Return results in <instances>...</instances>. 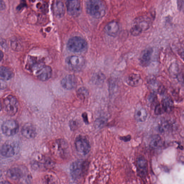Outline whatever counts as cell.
<instances>
[{"mask_svg":"<svg viewBox=\"0 0 184 184\" xmlns=\"http://www.w3.org/2000/svg\"><path fill=\"white\" fill-rule=\"evenodd\" d=\"M120 140L123 141L125 142H127L130 141L131 139V136L129 135L127 136L120 137Z\"/></svg>","mask_w":184,"mask_h":184,"instance_id":"obj_28","label":"cell"},{"mask_svg":"<svg viewBox=\"0 0 184 184\" xmlns=\"http://www.w3.org/2000/svg\"><path fill=\"white\" fill-rule=\"evenodd\" d=\"M138 173L141 176H146L147 172V161L144 157L140 156L138 158L137 162Z\"/></svg>","mask_w":184,"mask_h":184,"instance_id":"obj_16","label":"cell"},{"mask_svg":"<svg viewBox=\"0 0 184 184\" xmlns=\"http://www.w3.org/2000/svg\"><path fill=\"white\" fill-rule=\"evenodd\" d=\"M162 145L163 141L159 135H155L152 137L150 143L151 147L154 149H158L161 147Z\"/></svg>","mask_w":184,"mask_h":184,"instance_id":"obj_22","label":"cell"},{"mask_svg":"<svg viewBox=\"0 0 184 184\" xmlns=\"http://www.w3.org/2000/svg\"><path fill=\"white\" fill-rule=\"evenodd\" d=\"M61 84L64 89L67 90H71L74 88L77 85V80L74 75H68L62 79Z\"/></svg>","mask_w":184,"mask_h":184,"instance_id":"obj_14","label":"cell"},{"mask_svg":"<svg viewBox=\"0 0 184 184\" xmlns=\"http://www.w3.org/2000/svg\"><path fill=\"white\" fill-rule=\"evenodd\" d=\"M86 8L88 13L95 18H101L106 14V5L103 1L99 0L87 1Z\"/></svg>","mask_w":184,"mask_h":184,"instance_id":"obj_2","label":"cell"},{"mask_svg":"<svg viewBox=\"0 0 184 184\" xmlns=\"http://www.w3.org/2000/svg\"><path fill=\"white\" fill-rule=\"evenodd\" d=\"M70 126L72 130H74L77 127V124L76 122L74 120H72L70 122Z\"/></svg>","mask_w":184,"mask_h":184,"instance_id":"obj_29","label":"cell"},{"mask_svg":"<svg viewBox=\"0 0 184 184\" xmlns=\"http://www.w3.org/2000/svg\"><path fill=\"white\" fill-rule=\"evenodd\" d=\"M53 9L56 16L62 17L64 15L65 11L64 4L62 1H55L53 4Z\"/></svg>","mask_w":184,"mask_h":184,"instance_id":"obj_18","label":"cell"},{"mask_svg":"<svg viewBox=\"0 0 184 184\" xmlns=\"http://www.w3.org/2000/svg\"><path fill=\"white\" fill-rule=\"evenodd\" d=\"M77 94L79 97L82 99H84L88 96V91L85 87H80L77 91Z\"/></svg>","mask_w":184,"mask_h":184,"instance_id":"obj_26","label":"cell"},{"mask_svg":"<svg viewBox=\"0 0 184 184\" xmlns=\"http://www.w3.org/2000/svg\"><path fill=\"white\" fill-rule=\"evenodd\" d=\"M107 121V119L106 118L103 117H100L96 119L95 122V125L96 127L102 128L106 124Z\"/></svg>","mask_w":184,"mask_h":184,"instance_id":"obj_25","label":"cell"},{"mask_svg":"<svg viewBox=\"0 0 184 184\" xmlns=\"http://www.w3.org/2000/svg\"><path fill=\"white\" fill-rule=\"evenodd\" d=\"M3 133L5 136H14L18 133L19 126L18 123L14 120H8L5 121L3 123L1 127Z\"/></svg>","mask_w":184,"mask_h":184,"instance_id":"obj_6","label":"cell"},{"mask_svg":"<svg viewBox=\"0 0 184 184\" xmlns=\"http://www.w3.org/2000/svg\"><path fill=\"white\" fill-rule=\"evenodd\" d=\"M14 76L12 70L9 68L1 66L0 67V77L3 80H8Z\"/></svg>","mask_w":184,"mask_h":184,"instance_id":"obj_21","label":"cell"},{"mask_svg":"<svg viewBox=\"0 0 184 184\" xmlns=\"http://www.w3.org/2000/svg\"><path fill=\"white\" fill-rule=\"evenodd\" d=\"M15 143L12 141H8L5 142L0 149V153L5 157H12L15 154Z\"/></svg>","mask_w":184,"mask_h":184,"instance_id":"obj_10","label":"cell"},{"mask_svg":"<svg viewBox=\"0 0 184 184\" xmlns=\"http://www.w3.org/2000/svg\"><path fill=\"white\" fill-rule=\"evenodd\" d=\"M6 8V4L4 1L0 0V11L5 9Z\"/></svg>","mask_w":184,"mask_h":184,"instance_id":"obj_30","label":"cell"},{"mask_svg":"<svg viewBox=\"0 0 184 184\" xmlns=\"http://www.w3.org/2000/svg\"><path fill=\"white\" fill-rule=\"evenodd\" d=\"M170 127V124L167 120H164L160 124L159 129L161 133H165L169 131Z\"/></svg>","mask_w":184,"mask_h":184,"instance_id":"obj_24","label":"cell"},{"mask_svg":"<svg viewBox=\"0 0 184 184\" xmlns=\"http://www.w3.org/2000/svg\"><path fill=\"white\" fill-rule=\"evenodd\" d=\"M153 52V49L150 47H148L143 50L139 59L141 66L145 67L149 65L152 60Z\"/></svg>","mask_w":184,"mask_h":184,"instance_id":"obj_13","label":"cell"},{"mask_svg":"<svg viewBox=\"0 0 184 184\" xmlns=\"http://www.w3.org/2000/svg\"><path fill=\"white\" fill-rule=\"evenodd\" d=\"M75 145L76 150L80 154L85 155L90 150V145L88 140L83 136H79L76 139Z\"/></svg>","mask_w":184,"mask_h":184,"instance_id":"obj_8","label":"cell"},{"mask_svg":"<svg viewBox=\"0 0 184 184\" xmlns=\"http://www.w3.org/2000/svg\"><path fill=\"white\" fill-rule=\"evenodd\" d=\"M165 112H170L172 110L173 107V103L172 99L167 97L163 99L162 103Z\"/></svg>","mask_w":184,"mask_h":184,"instance_id":"obj_23","label":"cell"},{"mask_svg":"<svg viewBox=\"0 0 184 184\" xmlns=\"http://www.w3.org/2000/svg\"><path fill=\"white\" fill-rule=\"evenodd\" d=\"M83 120L86 124H88V119L87 115V113H84L83 114Z\"/></svg>","mask_w":184,"mask_h":184,"instance_id":"obj_31","label":"cell"},{"mask_svg":"<svg viewBox=\"0 0 184 184\" xmlns=\"http://www.w3.org/2000/svg\"><path fill=\"white\" fill-rule=\"evenodd\" d=\"M2 172H1V170H0V178H1V176H2Z\"/></svg>","mask_w":184,"mask_h":184,"instance_id":"obj_36","label":"cell"},{"mask_svg":"<svg viewBox=\"0 0 184 184\" xmlns=\"http://www.w3.org/2000/svg\"><path fill=\"white\" fill-rule=\"evenodd\" d=\"M126 82L129 85L132 87H136L142 84V80L140 75L132 73L126 77Z\"/></svg>","mask_w":184,"mask_h":184,"instance_id":"obj_17","label":"cell"},{"mask_svg":"<svg viewBox=\"0 0 184 184\" xmlns=\"http://www.w3.org/2000/svg\"><path fill=\"white\" fill-rule=\"evenodd\" d=\"M7 175L10 179L17 180L20 179L23 175L21 170L18 168H12L7 171Z\"/></svg>","mask_w":184,"mask_h":184,"instance_id":"obj_19","label":"cell"},{"mask_svg":"<svg viewBox=\"0 0 184 184\" xmlns=\"http://www.w3.org/2000/svg\"><path fill=\"white\" fill-rule=\"evenodd\" d=\"M152 20L147 16H143L137 17L133 20L130 29L132 35L137 36L142 32L149 29L152 24Z\"/></svg>","mask_w":184,"mask_h":184,"instance_id":"obj_1","label":"cell"},{"mask_svg":"<svg viewBox=\"0 0 184 184\" xmlns=\"http://www.w3.org/2000/svg\"><path fill=\"white\" fill-rule=\"evenodd\" d=\"M105 32L110 37H115L118 34L120 27L117 22L113 21L110 22L105 26Z\"/></svg>","mask_w":184,"mask_h":184,"instance_id":"obj_12","label":"cell"},{"mask_svg":"<svg viewBox=\"0 0 184 184\" xmlns=\"http://www.w3.org/2000/svg\"><path fill=\"white\" fill-rule=\"evenodd\" d=\"M2 104H1V101H0V112L1 111V109H2Z\"/></svg>","mask_w":184,"mask_h":184,"instance_id":"obj_35","label":"cell"},{"mask_svg":"<svg viewBox=\"0 0 184 184\" xmlns=\"http://www.w3.org/2000/svg\"><path fill=\"white\" fill-rule=\"evenodd\" d=\"M4 109L7 114L14 116L18 110V103L16 98L12 95L7 96L4 100Z\"/></svg>","mask_w":184,"mask_h":184,"instance_id":"obj_5","label":"cell"},{"mask_svg":"<svg viewBox=\"0 0 184 184\" xmlns=\"http://www.w3.org/2000/svg\"><path fill=\"white\" fill-rule=\"evenodd\" d=\"M165 111L163 106L162 103L159 104L156 106L155 109V114L159 115L164 113Z\"/></svg>","mask_w":184,"mask_h":184,"instance_id":"obj_27","label":"cell"},{"mask_svg":"<svg viewBox=\"0 0 184 184\" xmlns=\"http://www.w3.org/2000/svg\"><path fill=\"white\" fill-rule=\"evenodd\" d=\"M87 43L84 39L79 37H71L68 41L67 48L73 53L83 52L87 47Z\"/></svg>","mask_w":184,"mask_h":184,"instance_id":"obj_3","label":"cell"},{"mask_svg":"<svg viewBox=\"0 0 184 184\" xmlns=\"http://www.w3.org/2000/svg\"><path fill=\"white\" fill-rule=\"evenodd\" d=\"M177 3L178 9H182V7H183V1H178Z\"/></svg>","mask_w":184,"mask_h":184,"instance_id":"obj_32","label":"cell"},{"mask_svg":"<svg viewBox=\"0 0 184 184\" xmlns=\"http://www.w3.org/2000/svg\"><path fill=\"white\" fill-rule=\"evenodd\" d=\"M68 12L73 17L78 16L81 13V8L80 1L77 0L68 1H66Z\"/></svg>","mask_w":184,"mask_h":184,"instance_id":"obj_9","label":"cell"},{"mask_svg":"<svg viewBox=\"0 0 184 184\" xmlns=\"http://www.w3.org/2000/svg\"><path fill=\"white\" fill-rule=\"evenodd\" d=\"M22 134L27 139H32L35 137L37 132L35 128L31 123H27L24 125L21 130Z\"/></svg>","mask_w":184,"mask_h":184,"instance_id":"obj_15","label":"cell"},{"mask_svg":"<svg viewBox=\"0 0 184 184\" xmlns=\"http://www.w3.org/2000/svg\"><path fill=\"white\" fill-rule=\"evenodd\" d=\"M4 54L3 52L0 50V62L2 60Z\"/></svg>","mask_w":184,"mask_h":184,"instance_id":"obj_33","label":"cell"},{"mask_svg":"<svg viewBox=\"0 0 184 184\" xmlns=\"http://www.w3.org/2000/svg\"><path fill=\"white\" fill-rule=\"evenodd\" d=\"M85 162L82 160L73 162L70 166V173L74 179H79L84 173L86 168Z\"/></svg>","mask_w":184,"mask_h":184,"instance_id":"obj_7","label":"cell"},{"mask_svg":"<svg viewBox=\"0 0 184 184\" xmlns=\"http://www.w3.org/2000/svg\"><path fill=\"white\" fill-rule=\"evenodd\" d=\"M0 140H1V139H0Z\"/></svg>","mask_w":184,"mask_h":184,"instance_id":"obj_37","label":"cell"},{"mask_svg":"<svg viewBox=\"0 0 184 184\" xmlns=\"http://www.w3.org/2000/svg\"><path fill=\"white\" fill-rule=\"evenodd\" d=\"M0 184H11L9 182L7 181H1L0 182Z\"/></svg>","mask_w":184,"mask_h":184,"instance_id":"obj_34","label":"cell"},{"mask_svg":"<svg viewBox=\"0 0 184 184\" xmlns=\"http://www.w3.org/2000/svg\"><path fill=\"white\" fill-rule=\"evenodd\" d=\"M147 112L143 108H138L135 112V118L137 121L143 122L146 120L147 117Z\"/></svg>","mask_w":184,"mask_h":184,"instance_id":"obj_20","label":"cell"},{"mask_svg":"<svg viewBox=\"0 0 184 184\" xmlns=\"http://www.w3.org/2000/svg\"><path fill=\"white\" fill-rule=\"evenodd\" d=\"M66 63L70 70L78 71L81 70L84 67L85 62L84 59L81 56L72 55L66 58Z\"/></svg>","mask_w":184,"mask_h":184,"instance_id":"obj_4","label":"cell"},{"mask_svg":"<svg viewBox=\"0 0 184 184\" xmlns=\"http://www.w3.org/2000/svg\"><path fill=\"white\" fill-rule=\"evenodd\" d=\"M52 74V70L49 66L45 65L41 68L35 74L37 78L41 81H46L50 78Z\"/></svg>","mask_w":184,"mask_h":184,"instance_id":"obj_11","label":"cell"}]
</instances>
